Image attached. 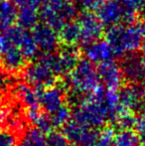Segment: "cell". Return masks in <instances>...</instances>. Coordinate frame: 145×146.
<instances>
[{
  "instance_id": "1",
  "label": "cell",
  "mask_w": 145,
  "mask_h": 146,
  "mask_svg": "<svg viewBox=\"0 0 145 146\" xmlns=\"http://www.w3.org/2000/svg\"><path fill=\"white\" fill-rule=\"evenodd\" d=\"M105 40L112 47L116 56L133 54L145 43V21L111 26L105 33Z\"/></svg>"
},
{
  "instance_id": "2",
  "label": "cell",
  "mask_w": 145,
  "mask_h": 146,
  "mask_svg": "<svg viewBox=\"0 0 145 146\" xmlns=\"http://www.w3.org/2000/svg\"><path fill=\"white\" fill-rule=\"evenodd\" d=\"M103 88L93 94H87L79 100L73 111L75 121L91 128H101L109 120V110L105 100Z\"/></svg>"
},
{
  "instance_id": "3",
  "label": "cell",
  "mask_w": 145,
  "mask_h": 146,
  "mask_svg": "<svg viewBox=\"0 0 145 146\" xmlns=\"http://www.w3.org/2000/svg\"><path fill=\"white\" fill-rule=\"evenodd\" d=\"M40 18L43 23L60 31L77 15L72 0H40Z\"/></svg>"
},
{
  "instance_id": "4",
  "label": "cell",
  "mask_w": 145,
  "mask_h": 146,
  "mask_svg": "<svg viewBox=\"0 0 145 146\" xmlns=\"http://www.w3.org/2000/svg\"><path fill=\"white\" fill-rule=\"evenodd\" d=\"M68 84L77 94H91L101 88L99 71L89 60H79L69 73Z\"/></svg>"
},
{
  "instance_id": "5",
  "label": "cell",
  "mask_w": 145,
  "mask_h": 146,
  "mask_svg": "<svg viewBox=\"0 0 145 146\" xmlns=\"http://www.w3.org/2000/svg\"><path fill=\"white\" fill-rule=\"evenodd\" d=\"M97 17L105 26L130 24L135 22L136 13L128 10L121 0H105L97 8Z\"/></svg>"
},
{
  "instance_id": "6",
  "label": "cell",
  "mask_w": 145,
  "mask_h": 146,
  "mask_svg": "<svg viewBox=\"0 0 145 146\" xmlns=\"http://www.w3.org/2000/svg\"><path fill=\"white\" fill-rule=\"evenodd\" d=\"M0 60L5 70L10 73L20 72L26 65V58L20 48L4 30L0 31Z\"/></svg>"
},
{
  "instance_id": "7",
  "label": "cell",
  "mask_w": 145,
  "mask_h": 146,
  "mask_svg": "<svg viewBox=\"0 0 145 146\" xmlns=\"http://www.w3.org/2000/svg\"><path fill=\"white\" fill-rule=\"evenodd\" d=\"M26 83L37 90H45L55 86L57 76L47 65L41 61L32 63L24 70Z\"/></svg>"
},
{
  "instance_id": "8",
  "label": "cell",
  "mask_w": 145,
  "mask_h": 146,
  "mask_svg": "<svg viewBox=\"0 0 145 146\" xmlns=\"http://www.w3.org/2000/svg\"><path fill=\"white\" fill-rule=\"evenodd\" d=\"M63 133L73 146H95L99 136V130L81 124L73 118L63 127Z\"/></svg>"
},
{
  "instance_id": "9",
  "label": "cell",
  "mask_w": 145,
  "mask_h": 146,
  "mask_svg": "<svg viewBox=\"0 0 145 146\" xmlns=\"http://www.w3.org/2000/svg\"><path fill=\"white\" fill-rule=\"evenodd\" d=\"M81 32V43L87 45L101 39L103 33V24L91 11H85L79 16L77 20Z\"/></svg>"
},
{
  "instance_id": "10",
  "label": "cell",
  "mask_w": 145,
  "mask_h": 146,
  "mask_svg": "<svg viewBox=\"0 0 145 146\" xmlns=\"http://www.w3.org/2000/svg\"><path fill=\"white\" fill-rule=\"evenodd\" d=\"M85 55L87 60L95 65L112 62L116 56L115 52L107 40H97L85 45Z\"/></svg>"
},
{
  "instance_id": "11",
  "label": "cell",
  "mask_w": 145,
  "mask_h": 146,
  "mask_svg": "<svg viewBox=\"0 0 145 146\" xmlns=\"http://www.w3.org/2000/svg\"><path fill=\"white\" fill-rule=\"evenodd\" d=\"M32 35L35 39L39 50L43 51L44 53H53L60 42V36L57 30L44 23L35 26L33 28Z\"/></svg>"
},
{
  "instance_id": "12",
  "label": "cell",
  "mask_w": 145,
  "mask_h": 146,
  "mask_svg": "<svg viewBox=\"0 0 145 146\" xmlns=\"http://www.w3.org/2000/svg\"><path fill=\"white\" fill-rule=\"evenodd\" d=\"M101 79V83L109 90H118L122 88V84L124 81V75L122 69L115 62H109V63L99 65L97 69Z\"/></svg>"
},
{
  "instance_id": "13",
  "label": "cell",
  "mask_w": 145,
  "mask_h": 146,
  "mask_svg": "<svg viewBox=\"0 0 145 146\" xmlns=\"http://www.w3.org/2000/svg\"><path fill=\"white\" fill-rule=\"evenodd\" d=\"M120 104L126 111L134 112L141 110L145 104V92L142 87L130 85L121 88L119 92Z\"/></svg>"
},
{
  "instance_id": "14",
  "label": "cell",
  "mask_w": 145,
  "mask_h": 146,
  "mask_svg": "<svg viewBox=\"0 0 145 146\" xmlns=\"http://www.w3.org/2000/svg\"><path fill=\"white\" fill-rule=\"evenodd\" d=\"M40 106L46 113L53 114L65 106V94L61 87L53 86L51 88L41 90Z\"/></svg>"
},
{
  "instance_id": "15",
  "label": "cell",
  "mask_w": 145,
  "mask_h": 146,
  "mask_svg": "<svg viewBox=\"0 0 145 146\" xmlns=\"http://www.w3.org/2000/svg\"><path fill=\"white\" fill-rule=\"evenodd\" d=\"M40 92L41 90L34 88L27 83L19 84L15 88L18 98L27 106V108L40 106Z\"/></svg>"
},
{
  "instance_id": "16",
  "label": "cell",
  "mask_w": 145,
  "mask_h": 146,
  "mask_svg": "<svg viewBox=\"0 0 145 146\" xmlns=\"http://www.w3.org/2000/svg\"><path fill=\"white\" fill-rule=\"evenodd\" d=\"M40 6L39 5H27L20 7L18 10V26L23 29H33L35 26L38 25V19L40 17L39 13Z\"/></svg>"
},
{
  "instance_id": "17",
  "label": "cell",
  "mask_w": 145,
  "mask_h": 146,
  "mask_svg": "<svg viewBox=\"0 0 145 146\" xmlns=\"http://www.w3.org/2000/svg\"><path fill=\"white\" fill-rule=\"evenodd\" d=\"M18 18V7L12 0H0V27H11Z\"/></svg>"
},
{
  "instance_id": "18",
  "label": "cell",
  "mask_w": 145,
  "mask_h": 146,
  "mask_svg": "<svg viewBox=\"0 0 145 146\" xmlns=\"http://www.w3.org/2000/svg\"><path fill=\"white\" fill-rule=\"evenodd\" d=\"M122 72H123L124 78L130 80L131 82H136L138 80H141L142 75V63L141 59L129 55L124 60L123 64L121 66Z\"/></svg>"
},
{
  "instance_id": "19",
  "label": "cell",
  "mask_w": 145,
  "mask_h": 146,
  "mask_svg": "<svg viewBox=\"0 0 145 146\" xmlns=\"http://www.w3.org/2000/svg\"><path fill=\"white\" fill-rule=\"evenodd\" d=\"M61 68H62L63 75L69 74L79 63V52L73 46H68L62 52L59 53Z\"/></svg>"
},
{
  "instance_id": "20",
  "label": "cell",
  "mask_w": 145,
  "mask_h": 146,
  "mask_svg": "<svg viewBox=\"0 0 145 146\" xmlns=\"http://www.w3.org/2000/svg\"><path fill=\"white\" fill-rule=\"evenodd\" d=\"M60 41H62L67 46H75L77 43H81V32L77 21H71L67 23L59 33Z\"/></svg>"
},
{
  "instance_id": "21",
  "label": "cell",
  "mask_w": 145,
  "mask_h": 146,
  "mask_svg": "<svg viewBox=\"0 0 145 146\" xmlns=\"http://www.w3.org/2000/svg\"><path fill=\"white\" fill-rule=\"evenodd\" d=\"M19 146H46V135L37 127H31L23 133Z\"/></svg>"
},
{
  "instance_id": "22",
  "label": "cell",
  "mask_w": 145,
  "mask_h": 146,
  "mask_svg": "<svg viewBox=\"0 0 145 146\" xmlns=\"http://www.w3.org/2000/svg\"><path fill=\"white\" fill-rule=\"evenodd\" d=\"M115 146H141L139 133L133 129H121L115 135Z\"/></svg>"
},
{
  "instance_id": "23",
  "label": "cell",
  "mask_w": 145,
  "mask_h": 146,
  "mask_svg": "<svg viewBox=\"0 0 145 146\" xmlns=\"http://www.w3.org/2000/svg\"><path fill=\"white\" fill-rule=\"evenodd\" d=\"M19 48L26 60L33 59L34 57H36L39 51V48L37 46V43L33 35H32V33L28 32L27 30L24 31L23 35H22L19 43Z\"/></svg>"
},
{
  "instance_id": "24",
  "label": "cell",
  "mask_w": 145,
  "mask_h": 146,
  "mask_svg": "<svg viewBox=\"0 0 145 146\" xmlns=\"http://www.w3.org/2000/svg\"><path fill=\"white\" fill-rule=\"evenodd\" d=\"M50 116L52 119L54 128H60V127H64L71 120L72 111H71V108L69 106H64L59 110H57L55 113L51 114Z\"/></svg>"
},
{
  "instance_id": "25",
  "label": "cell",
  "mask_w": 145,
  "mask_h": 146,
  "mask_svg": "<svg viewBox=\"0 0 145 146\" xmlns=\"http://www.w3.org/2000/svg\"><path fill=\"white\" fill-rule=\"evenodd\" d=\"M115 130L112 126H103L99 130L97 145L95 146H111L115 140Z\"/></svg>"
},
{
  "instance_id": "26",
  "label": "cell",
  "mask_w": 145,
  "mask_h": 146,
  "mask_svg": "<svg viewBox=\"0 0 145 146\" xmlns=\"http://www.w3.org/2000/svg\"><path fill=\"white\" fill-rule=\"evenodd\" d=\"M137 116L134 115L133 112L126 111L121 113L117 117L115 123L121 129H133L136 126Z\"/></svg>"
},
{
  "instance_id": "27",
  "label": "cell",
  "mask_w": 145,
  "mask_h": 146,
  "mask_svg": "<svg viewBox=\"0 0 145 146\" xmlns=\"http://www.w3.org/2000/svg\"><path fill=\"white\" fill-rule=\"evenodd\" d=\"M46 146H69V140L63 132L53 130L46 136Z\"/></svg>"
},
{
  "instance_id": "28",
  "label": "cell",
  "mask_w": 145,
  "mask_h": 146,
  "mask_svg": "<svg viewBox=\"0 0 145 146\" xmlns=\"http://www.w3.org/2000/svg\"><path fill=\"white\" fill-rule=\"evenodd\" d=\"M33 124L35 125L37 128L42 130L44 133H49L51 131H53V129H54V125H53L50 114L46 113L45 111H43L38 116V118L34 121Z\"/></svg>"
},
{
  "instance_id": "29",
  "label": "cell",
  "mask_w": 145,
  "mask_h": 146,
  "mask_svg": "<svg viewBox=\"0 0 145 146\" xmlns=\"http://www.w3.org/2000/svg\"><path fill=\"white\" fill-rule=\"evenodd\" d=\"M122 3L128 10L134 13L145 9V0H122Z\"/></svg>"
},
{
  "instance_id": "30",
  "label": "cell",
  "mask_w": 145,
  "mask_h": 146,
  "mask_svg": "<svg viewBox=\"0 0 145 146\" xmlns=\"http://www.w3.org/2000/svg\"><path fill=\"white\" fill-rule=\"evenodd\" d=\"M77 1L83 9L87 10H93V9H97L105 0H73Z\"/></svg>"
},
{
  "instance_id": "31",
  "label": "cell",
  "mask_w": 145,
  "mask_h": 146,
  "mask_svg": "<svg viewBox=\"0 0 145 146\" xmlns=\"http://www.w3.org/2000/svg\"><path fill=\"white\" fill-rule=\"evenodd\" d=\"M15 138L10 132L0 131V146H14Z\"/></svg>"
},
{
  "instance_id": "32",
  "label": "cell",
  "mask_w": 145,
  "mask_h": 146,
  "mask_svg": "<svg viewBox=\"0 0 145 146\" xmlns=\"http://www.w3.org/2000/svg\"><path fill=\"white\" fill-rule=\"evenodd\" d=\"M10 115H11V114H10V111L8 108H0V131H1L2 126H3L5 123H7V120Z\"/></svg>"
},
{
  "instance_id": "33",
  "label": "cell",
  "mask_w": 145,
  "mask_h": 146,
  "mask_svg": "<svg viewBox=\"0 0 145 146\" xmlns=\"http://www.w3.org/2000/svg\"><path fill=\"white\" fill-rule=\"evenodd\" d=\"M12 1L19 8L27 5H33V4L40 6V0H12Z\"/></svg>"
},
{
  "instance_id": "34",
  "label": "cell",
  "mask_w": 145,
  "mask_h": 146,
  "mask_svg": "<svg viewBox=\"0 0 145 146\" xmlns=\"http://www.w3.org/2000/svg\"><path fill=\"white\" fill-rule=\"evenodd\" d=\"M139 136H140V139H141L142 144H143V143H145V130L139 133Z\"/></svg>"
},
{
  "instance_id": "35",
  "label": "cell",
  "mask_w": 145,
  "mask_h": 146,
  "mask_svg": "<svg viewBox=\"0 0 145 146\" xmlns=\"http://www.w3.org/2000/svg\"><path fill=\"white\" fill-rule=\"evenodd\" d=\"M3 86H4V79L2 78V76L0 75V88L3 87Z\"/></svg>"
},
{
  "instance_id": "36",
  "label": "cell",
  "mask_w": 145,
  "mask_h": 146,
  "mask_svg": "<svg viewBox=\"0 0 145 146\" xmlns=\"http://www.w3.org/2000/svg\"><path fill=\"white\" fill-rule=\"evenodd\" d=\"M141 115L145 116V104H144V106H142V108H141Z\"/></svg>"
},
{
  "instance_id": "37",
  "label": "cell",
  "mask_w": 145,
  "mask_h": 146,
  "mask_svg": "<svg viewBox=\"0 0 145 146\" xmlns=\"http://www.w3.org/2000/svg\"><path fill=\"white\" fill-rule=\"evenodd\" d=\"M141 146H145V143H143V144H142Z\"/></svg>"
}]
</instances>
